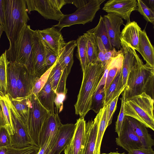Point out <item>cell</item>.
<instances>
[{"mask_svg":"<svg viewBox=\"0 0 154 154\" xmlns=\"http://www.w3.org/2000/svg\"><path fill=\"white\" fill-rule=\"evenodd\" d=\"M4 13L3 27L9 41L6 56L9 61H14L16 47L21 31L29 20L26 0H3Z\"/></svg>","mask_w":154,"mask_h":154,"instance_id":"obj_1","label":"cell"},{"mask_svg":"<svg viewBox=\"0 0 154 154\" xmlns=\"http://www.w3.org/2000/svg\"><path fill=\"white\" fill-rule=\"evenodd\" d=\"M105 68L98 61L88 64L83 73L81 85L74 105L75 113L84 118L91 110L93 96L104 74Z\"/></svg>","mask_w":154,"mask_h":154,"instance_id":"obj_2","label":"cell"},{"mask_svg":"<svg viewBox=\"0 0 154 154\" xmlns=\"http://www.w3.org/2000/svg\"><path fill=\"white\" fill-rule=\"evenodd\" d=\"M136 61L128 77L125 91V100L145 92L154 99V67L144 64L135 52Z\"/></svg>","mask_w":154,"mask_h":154,"instance_id":"obj_3","label":"cell"},{"mask_svg":"<svg viewBox=\"0 0 154 154\" xmlns=\"http://www.w3.org/2000/svg\"><path fill=\"white\" fill-rule=\"evenodd\" d=\"M154 99L145 92L127 99L124 103V115L154 131Z\"/></svg>","mask_w":154,"mask_h":154,"instance_id":"obj_4","label":"cell"},{"mask_svg":"<svg viewBox=\"0 0 154 154\" xmlns=\"http://www.w3.org/2000/svg\"><path fill=\"white\" fill-rule=\"evenodd\" d=\"M30 106L25 126L33 145L39 148V137L42 125L51 113L33 94L30 95Z\"/></svg>","mask_w":154,"mask_h":154,"instance_id":"obj_5","label":"cell"},{"mask_svg":"<svg viewBox=\"0 0 154 154\" xmlns=\"http://www.w3.org/2000/svg\"><path fill=\"white\" fill-rule=\"evenodd\" d=\"M33 30L27 24L24 26L16 47L14 62L24 66L30 74L35 75L32 57Z\"/></svg>","mask_w":154,"mask_h":154,"instance_id":"obj_6","label":"cell"},{"mask_svg":"<svg viewBox=\"0 0 154 154\" xmlns=\"http://www.w3.org/2000/svg\"><path fill=\"white\" fill-rule=\"evenodd\" d=\"M106 0H89L85 5L78 8L73 13L64 14L58 23L54 26L60 31L64 27L77 24L84 25L91 22L100 6Z\"/></svg>","mask_w":154,"mask_h":154,"instance_id":"obj_7","label":"cell"},{"mask_svg":"<svg viewBox=\"0 0 154 154\" xmlns=\"http://www.w3.org/2000/svg\"><path fill=\"white\" fill-rule=\"evenodd\" d=\"M27 11H37L46 19L59 21L64 14L60 9L66 3L65 0H26Z\"/></svg>","mask_w":154,"mask_h":154,"instance_id":"obj_8","label":"cell"},{"mask_svg":"<svg viewBox=\"0 0 154 154\" xmlns=\"http://www.w3.org/2000/svg\"><path fill=\"white\" fill-rule=\"evenodd\" d=\"M9 106L14 129L13 134L10 135L11 146L22 148L33 145L21 116L11 103V99Z\"/></svg>","mask_w":154,"mask_h":154,"instance_id":"obj_9","label":"cell"},{"mask_svg":"<svg viewBox=\"0 0 154 154\" xmlns=\"http://www.w3.org/2000/svg\"><path fill=\"white\" fill-rule=\"evenodd\" d=\"M118 137L117 145L128 152L131 150L144 148L132 128L126 116Z\"/></svg>","mask_w":154,"mask_h":154,"instance_id":"obj_10","label":"cell"},{"mask_svg":"<svg viewBox=\"0 0 154 154\" xmlns=\"http://www.w3.org/2000/svg\"><path fill=\"white\" fill-rule=\"evenodd\" d=\"M137 0H109L104 5L102 9L108 13L115 14L127 21L130 22L131 13L137 9Z\"/></svg>","mask_w":154,"mask_h":154,"instance_id":"obj_11","label":"cell"},{"mask_svg":"<svg viewBox=\"0 0 154 154\" xmlns=\"http://www.w3.org/2000/svg\"><path fill=\"white\" fill-rule=\"evenodd\" d=\"M32 57L35 75L40 77L48 70L45 62L44 46L37 30H33Z\"/></svg>","mask_w":154,"mask_h":154,"instance_id":"obj_12","label":"cell"},{"mask_svg":"<svg viewBox=\"0 0 154 154\" xmlns=\"http://www.w3.org/2000/svg\"><path fill=\"white\" fill-rule=\"evenodd\" d=\"M86 121L84 118L77 120L72 137L64 150V154H82L86 132Z\"/></svg>","mask_w":154,"mask_h":154,"instance_id":"obj_13","label":"cell"},{"mask_svg":"<svg viewBox=\"0 0 154 154\" xmlns=\"http://www.w3.org/2000/svg\"><path fill=\"white\" fill-rule=\"evenodd\" d=\"M62 124L58 113H51L44 122L39 137V148L49 139L56 140Z\"/></svg>","mask_w":154,"mask_h":154,"instance_id":"obj_14","label":"cell"},{"mask_svg":"<svg viewBox=\"0 0 154 154\" xmlns=\"http://www.w3.org/2000/svg\"><path fill=\"white\" fill-rule=\"evenodd\" d=\"M112 46L119 50L121 48L120 37V27L124 24L122 19L112 13H108L103 17Z\"/></svg>","mask_w":154,"mask_h":154,"instance_id":"obj_15","label":"cell"},{"mask_svg":"<svg viewBox=\"0 0 154 154\" xmlns=\"http://www.w3.org/2000/svg\"><path fill=\"white\" fill-rule=\"evenodd\" d=\"M69 75L66 70L62 69L57 61L51 67L48 78L55 94H66L67 89L66 84Z\"/></svg>","mask_w":154,"mask_h":154,"instance_id":"obj_16","label":"cell"},{"mask_svg":"<svg viewBox=\"0 0 154 154\" xmlns=\"http://www.w3.org/2000/svg\"><path fill=\"white\" fill-rule=\"evenodd\" d=\"M37 30L42 40L58 55L60 50L66 43L61 31L54 26L42 30Z\"/></svg>","mask_w":154,"mask_h":154,"instance_id":"obj_17","label":"cell"},{"mask_svg":"<svg viewBox=\"0 0 154 154\" xmlns=\"http://www.w3.org/2000/svg\"><path fill=\"white\" fill-rule=\"evenodd\" d=\"M38 78L35 75L30 74L21 65L17 80V97H25L31 95L33 85Z\"/></svg>","mask_w":154,"mask_h":154,"instance_id":"obj_18","label":"cell"},{"mask_svg":"<svg viewBox=\"0 0 154 154\" xmlns=\"http://www.w3.org/2000/svg\"><path fill=\"white\" fill-rule=\"evenodd\" d=\"M123 60L121 69L123 86L125 87L128 75L134 67L136 61V51L124 42L120 40Z\"/></svg>","mask_w":154,"mask_h":154,"instance_id":"obj_19","label":"cell"},{"mask_svg":"<svg viewBox=\"0 0 154 154\" xmlns=\"http://www.w3.org/2000/svg\"><path fill=\"white\" fill-rule=\"evenodd\" d=\"M75 128V124H62L56 141L49 154H60L72 138Z\"/></svg>","mask_w":154,"mask_h":154,"instance_id":"obj_20","label":"cell"},{"mask_svg":"<svg viewBox=\"0 0 154 154\" xmlns=\"http://www.w3.org/2000/svg\"><path fill=\"white\" fill-rule=\"evenodd\" d=\"M99 122L98 114L94 120H89L86 124L85 143L82 154H94Z\"/></svg>","mask_w":154,"mask_h":154,"instance_id":"obj_21","label":"cell"},{"mask_svg":"<svg viewBox=\"0 0 154 154\" xmlns=\"http://www.w3.org/2000/svg\"><path fill=\"white\" fill-rule=\"evenodd\" d=\"M141 29L135 21L127 23L121 32L120 40L124 42L131 48L138 51L139 33Z\"/></svg>","mask_w":154,"mask_h":154,"instance_id":"obj_22","label":"cell"},{"mask_svg":"<svg viewBox=\"0 0 154 154\" xmlns=\"http://www.w3.org/2000/svg\"><path fill=\"white\" fill-rule=\"evenodd\" d=\"M138 51L146 63L154 67V48L145 29L139 32Z\"/></svg>","mask_w":154,"mask_h":154,"instance_id":"obj_23","label":"cell"},{"mask_svg":"<svg viewBox=\"0 0 154 154\" xmlns=\"http://www.w3.org/2000/svg\"><path fill=\"white\" fill-rule=\"evenodd\" d=\"M76 46V40H72L66 43L58 55L57 62L69 74L73 63V52Z\"/></svg>","mask_w":154,"mask_h":154,"instance_id":"obj_24","label":"cell"},{"mask_svg":"<svg viewBox=\"0 0 154 154\" xmlns=\"http://www.w3.org/2000/svg\"><path fill=\"white\" fill-rule=\"evenodd\" d=\"M135 133L143 147L148 148L154 145V140L149 133L146 127L142 123L131 117L126 116Z\"/></svg>","mask_w":154,"mask_h":154,"instance_id":"obj_25","label":"cell"},{"mask_svg":"<svg viewBox=\"0 0 154 154\" xmlns=\"http://www.w3.org/2000/svg\"><path fill=\"white\" fill-rule=\"evenodd\" d=\"M56 94L48 78L38 93L37 97L41 105L51 113H54V101Z\"/></svg>","mask_w":154,"mask_h":154,"instance_id":"obj_26","label":"cell"},{"mask_svg":"<svg viewBox=\"0 0 154 154\" xmlns=\"http://www.w3.org/2000/svg\"><path fill=\"white\" fill-rule=\"evenodd\" d=\"M21 65L16 62L9 61L7 71V94L11 98L17 97V82Z\"/></svg>","mask_w":154,"mask_h":154,"instance_id":"obj_27","label":"cell"},{"mask_svg":"<svg viewBox=\"0 0 154 154\" xmlns=\"http://www.w3.org/2000/svg\"><path fill=\"white\" fill-rule=\"evenodd\" d=\"M123 60V55L121 49L119 53L111 60L106 68L107 75L104 87L105 92L117 74L121 70Z\"/></svg>","mask_w":154,"mask_h":154,"instance_id":"obj_28","label":"cell"},{"mask_svg":"<svg viewBox=\"0 0 154 154\" xmlns=\"http://www.w3.org/2000/svg\"><path fill=\"white\" fill-rule=\"evenodd\" d=\"M107 105L101 109L98 114L99 122L94 154H100V147L105 131L108 126L106 121Z\"/></svg>","mask_w":154,"mask_h":154,"instance_id":"obj_29","label":"cell"},{"mask_svg":"<svg viewBox=\"0 0 154 154\" xmlns=\"http://www.w3.org/2000/svg\"><path fill=\"white\" fill-rule=\"evenodd\" d=\"M125 88L122 85L121 70L105 92L104 105H107L116 96L121 94Z\"/></svg>","mask_w":154,"mask_h":154,"instance_id":"obj_30","label":"cell"},{"mask_svg":"<svg viewBox=\"0 0 154 154\" xmlns=\"http://www.w3.org/2000/svg\"><path fill=\"white\" fill-rule=\"evenodd\" d=\"M10 97L7 94L5 95H0V108L2 112L4 125L10 135L13 134V126L9 106Z\"/></svg>","mask_w":154,"mask_h":154,"instance_id":"obj_31","label":"cell"},{"mask_svg":"<svg viewBox=\"0 0 154 154\" xmlns=\"http://www.w3.org/2000/svg\"><path fill=\"white\" fill-rule=\"evenodd\" d=\"M86 32L93 34L96 37L99 38L107 51L111 50L113 48L110 43L103 17L101 15L97 26L89 30Z\"/></svg>","mask_w":154,"mask_h":154,"instance_id":"obj_32","label":"cell"},{"mask_svg":"<svg viewBox=\"0 0 154 154\" xmlns=\"http://www.w3.org/2000/svg\"><path fill=\"white\" fill-rule=\"evenodd\" d=\"M30 96L15 98L10 97L11 103L20 116L25 125L28 119L30 106Z\"/></svg>","mask_w":154,"mask_h":154,"instance_id":"obj_33","label":"cell"},{"mask_svg":"<svg viewBox=\"0 0 154 154\" xmlns=\"http://www.w3.org/2000/svg\"><path fill=\"white\" fill-rule=\"evenodd\" d=\"M87 43L86 38L84 35L79 36L76 40V56L80 61L83 73L88 64Z\"/></svg>","mask_w":154,"mask_h":154,"instance_id":"obj_34","label":"cell"},{"mask_svg":"<svg viewBox=\"0 0 154 154\" xmlns=\"http://www.w3.org/2000/svg\"><path fill=\"white\" fill-rule=\"evenodd\" d=\"M83 35L85 36L87 41L88 64L94 63L97 60L98 54V47L96 38L92 33L86 32Z\"/></svg>","mask_w":154,"mask_h":154,"instance_id":"obj_35","label":"cell"},{"mask_svg":"<svg viewBox=\"0 0 154 154\" xmlns=\"http://www.w3.org/2000/svg\"><path fill=\"white\" fill-rule=\"evenodd\" d=\"M9 61L5 51L0 56V95L7 94V71Z\"/></svg>","mask_w":154,"mask_h":154,"instance_id":"obj_36","label":"cell"},{"mask_svg":"<svg viewBox=\"0 0 154 154\" xmlns=\"http://www.w3.org/2000/svg\"><path fill=\"white\" fill-rule=\"evenodd\" d=\"M105 85L97 86L92 98L91 110L97 114L105 106Z\"/></svg>","mask_w":154,"mask_h":154,"instance_id":"obj_37","label":"cell"},{"mask_svg":"<svg viewBox=\"0 0 154 154\" xmlns=\"http://www.w3.org/2000/svg\"><path fill=\"white\" fill-rule=\"evenodd\" d=\"M137 10L147 22L154 23V11L146 5L143 1L137 0Z\"/></svg>","mask_w":154,"mask_h":154,"instance_id":"obj_38","label":"cell"},{"mask_svg":"<svg viewBox=\"0 0 154 154\" xmlns=\"http://www.w3.org/2000/svg\"><path fill=\"white\" fill-rule=\"evenodd\" d=\"M42 41L44 46L45 66L48 70L56 63L58 55L46 42Z\"/></svg>","mask_w":154,"mask_h":154,"instance_id":"obj_39","label":"cell"},{"mask_svg":"<svg viewBox=\"0 0 154 154\" xmlns=\"http://www.w3.org/2000/svg\"><path fill=\"white\" fill-rule=\"evenodd\" d=\"M39 147L33 145L22 148H16L11 146L7 148L6 154H37Z\"/></svg>","mask_w":154,"mask_h":154,"instance_id":"obj_40","label":"cell"},{"mask_svg":"<svg viewBox=\"0 0 154 154\" xmlns=\"http://www.w3.org/2000/svg\"><path fill=\"white\" fill-rule=\"evenodd\" d=\"M51 68L40 77L38 78L35 80L32 88V94H33L36 97H37L38 93L47 81Z\"/></svg>","mask_w":154,"mask_h":154,"instance_id":"obj_41","label":"cell"},{"mask_svg":"<svg viewBox=\"0 0 154 154\" xmlns=\"http://www.w3.org/2000/svg\"><path fill=\"white\" fill-rule=\"evenodd\" d=\"M121 94H122V97L121 98V106L120 112L116 123L115 128V132L117 133L118 135L119 134L121 130L125 117L124 115V106L125 100V91L124 90Z\"/></svg>","mask_w":154,"mask_h":154,"instance_id":"obj_42","label":"cell"},{"mask_svg":"<svg viewBox=\"0 0 154 154\" xmlns=\"http://www.w3.org/2000/svg\"><path fill=\"white\" fill-rule=\"evenodd\" d=\"M119 94L107 105L106 121L108 126L112 123L113 115L117 108Z\"/></svg>","mask_w":154,"mask_h":154,"instance_id":"obj_43","label":"cell"},{"mask_svg":"<svg viewBox=\"0 0 154 154\" xmlns=\"http://www.w3.org/2000/svg\"><path fill=\"white\" fill-rule=\"evenodd\" d=\"M11 146L10 135L4 126L0 128V148Z\"/></svg>","mask_w":154,"mask_h":154,"instance_id":"obj_44","label":"cell"},{"mask_svg":"<svg viewBox=\"0 0 154 154\" xmlns=\"http://www.w3.org/2000/svg\"><path fill=\"white\" fill-rule=\"evenodd\" d=\"M121 51V49L117 51L116 49L113 48L112 49L106 51L103 57V66L106 68L111 60L117 56Z\"/></svg>","mask_w":154,"mask_h":154,"instance_id":"obj_45","label":"cell"},{"mask_svg":"<svg viewBox=\"0 0 154 154\" xmlns=\"http://www.w3.org/2000/svg\"><path fill=\"white\" fill-rule=\"evenodd\" d=\"M66 95L63 94H56L54 103L56 105L57 112H60L63 109V103L66 98Z\"/></svg>","mask_w":154,"mask_h":154,"instance_id":"obj_46","label":"cell"},{"mask_svg":"<svg viewBox=\"0 0 154 154\" xmlns=\"http://www.w3.org/2000/svg\"><path fill=\"white\" fill-rule=\"evenodd\" d=\"M56 141L51 139L46 141L40 148L37 154H49Z\"/></svg>","mask_w":154,"mask_h":154,"instance_id":"obj_47","label":"cell"},{"mask_svg":"<svg viewBox=\"0 0 154 154\" xmlns=\"http://www.w3.org/2000/svg\"><path fill=\"white\" fill-rule=\"evenodd\" d=\"M96 37L98 47V54L97 61L100 62L103 65V57L107 51L106 50L100 38L98 37Z\"/></svg>","mask_w":154,"mask_h":154,"instance_id":"obj_48","label":"cell"},{"mask_svg":"<svg viewBox=\"0 0 154 154\" xmlns=\"http://www.w3.org/2000/svg\"><path fill=\"white\" fill-rule=\"evenodd\" d=\"M128 154H154V151L152 147L148 148H143L131 150Z\"/></svg>","mask_w":154,"mask_h":154,"instance_id":"obj_49","label":"cell"},{"mask_svg":"<svg viewBox=\"0 0 154 154\" xmlns=\"http://www.w3.org/2000/svg\"><path fill=\"white\" fill-rule=\"evenodd\" d=\"M89 0H65L66 4L71 3L78 9L86 5Z\"/></svg>","mask_w":154,"mask_h":154,"instance_id":"obj_50","label":"cell"},{"mask_svg":"<svg viewBox=\"0 0 154 154\" xmlns=\"http://www.w3.org/2000/svg\"><path fill=\"white\" fill-rule=\"evenodd\" d=\"M4 24V13L3 9V0H0V25L3 28Z\"/></svg>","mask_w":154,"mask_h":154,"instance_id":"obj_51","label":"cell"},{"mask_svg":"<svg viewBox=\"0 0 154 154\" xmlns=\"http://www.w3.org/2000/svg\"><path fill=\"white\" fill-rule=\"evenodd\" d=\"M148 2V4L149 5L150 8L154 11V0H148L146 1Z\"/></svg>","mask_w":154,"mask_h":154,"instance_id":"obj_52","label":"cell"},{"mask_svg":"<svg viewBox=\"0 0 154 154\" xmlns=\"http://www.w3.org/2000/svg\"><path fill=\"white\" fill-rule=\"evenodd\" d=\"M2 126H5L2 112L0 108V128Z\"/></svg>","mask_w":154,"mask_h":154,"instance_id":"obj_53","label":"cell"},{"mask_svg":"<svg viewBox=\"0 0 154 154\" xmlns=\"http://www.w3.org/2000/svg\"><path fill=\"white\" fill-rule=\"evenodd\" d=\"M7 148L3 147L0 148V154H6Z\"/></svg>","mask_w":154,"mask_h":154,"instance_id":"obj_54","label":"cell"},{"mask_svg":"<svg viewBox=\"0 0 154 154\" xmlns=\"http://www.w3.org/2000/svg\"><path fill=\"white\" fill-rule=\"evenodd\" d=\"M101 154H126L125 152L122 153H119L118 151L116 152H110L109 153H102Z\"/></svg>","mask_w":154,"mask_h":154,"instance_id":"obj_55","label":"cell"},{"mask_svg":"<svg viewBox=\"0 0 154 154\" xmlns=\"http://www.w3.org/2000/svg\"><path fill=\"white\" fill-rule=\"evenodd\" d=\"M3 31H4V28L0 25V39L1 36Z\"/></svg>","mask_w":154,"mask_h":154,"instance_id":"obj_56","label":"cell"}]
</instances>
